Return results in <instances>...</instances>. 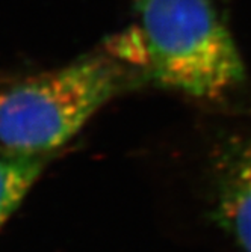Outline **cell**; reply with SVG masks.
Here are the masks:
<instances>
[{
  "mask_svg": "<svg viewBox=\"0 0 251 252\" xmlns=\"http://www.w3.org/2000/svg\"><path fill=\"white\" fill-rule=\"evenodd\" d=\"M42 171V157L0 153V228L15 212Z\"/></svg>",
  "mask_w": 251,
  "mask_h": 252,
  "instance_id": "4",
  "label": "cell"
},
{
  "mask_svg": "<svg viewBox=\"0 0 251 252\" xmlns=\"http://www.w3.org/2000/svg\"><path fill=\"white\" fill-rule=\"evenodd\" d=\"M147 47L144 80L219 98L244 80L236 44L212 0H135Z\"/></svg>",
  "mask_w": 251,
  "mask_h": 252,
  "instance_id": "2",
  "label": "cell"
},
{
  "mask_svg": "<svg viewBox=\"0 0 251 252\" xmlns=\"http://www.w3.org/2000/svg\"><path fill=\"white\" fill-rule=\"evenodd\" d=\"M143 77L105 53L85 55L0 89V153L44 157L123 89Z\"/></svg>",
  "mask_w": 251,
  "mask_h": 252,
  "instance_id": "1",
  "label": "cell"
},
{
  "mask_svg": "<svg viewBox=\"0 0 251 252\" xmlns=\"http://www.w3.org/2000/svg\"><path fill=\"white\" fill-rule=\"evenodd\" d=\"M214 183L216 219L242 252H251V134L221 147Z\"/></svg>",
  "mask_w": 251,
  "mask_h": 252,
  "instance_id": "3",
  "label": "cell"
}]
</instances>
